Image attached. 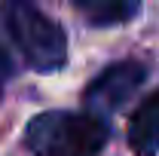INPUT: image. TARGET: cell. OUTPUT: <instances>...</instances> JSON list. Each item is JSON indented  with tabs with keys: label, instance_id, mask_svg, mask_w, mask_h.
<instances>
[{
	"label": "cell",
	"instance_id": "1",
	"mask_svg": "<svg viewBox=\"0 0 159 156\" xmlns=\"http://www.w3.org/2000/svg\"><path fill=\"white\" fill-rule=\"evenodd\" d=\"M110 138L98 113L49 110L28 122L25 144L34 156H98Z\"/></svg>",
	"mask_w": 159,
	"mask_h": 156
},
{
	"label": "cell",
	"instance_id": "2",
	"mask_svg": "<svg viewBox=\"0 0 159 156\" xmlns=\"http://www.w3.org/2000/svg\"><path fill=\"white\" fill-rule=\"evenodd\" d=\"M3 16L9 37L19 46L28 67L40 74H52L67 61V37L55 19H49L34 0H6Z\"/></svg>",
	"mask_w": 159,
	"mask_h": 156
},
{
	"label": "cell",
	"instance_id": "3",
	"mask_svg": "<svg viewBox=\"0 0 159 156\" xmlns=\"http://www.w3.org/2000/svg\"><path fill=\"white\" fill-rule=\"evenodd\" d=\"M144 80H147V67L141 61H132V58L116 61V64L104 67L98 77L89 83L83 101H86L89 113H98V117L101 113H113L144 86Z\"/></svg>",
	"mask_w": 159,
	"mask_h": 156
},
{
	"label": "cell",
	"instance_id": "4",
	"mask_svg": "<svg viewBox=\"0 0 159 156\" xmlns=\"http://www.w3.org/2000/svg\"><path fill=\"white\" fill-rule=\"evenodd\" d=\"M129 147L135 156H156L159 150V89L141 101L129 119Z\"/></svg>",
	"mask_w": 159,
	"mask_h": 156
},
{
	"label": "cell",
	"instance_id": "5",
	"mask_svg": "<svg viewBox=\"0 0 159 156\" xmlns=\"http://www.w3.org/2000/svg\"><path fill=\"white\" fill-rule=\"evenodd\" d=\"M77 6L89 25L110 28V25H122V21L135 19V12L141 9V0H77Z\"/></svg>",
	"mask_w": 159,
	"mask_h": 156
},
{
	"label": "cell",
	"instance_id": "6",
	"mask_svg": "<svg viewBox=\"0 0 159 156\" xmlns=\"http://www.w3.org/2000/svg\"><path fill=\"white\" fill-rule=\"evenodd\" d=\"M9 74H12V61H9V52H6L3 43H0V95H3V86H6Z\"/></svg>",
	"mask_w": 159,
	"mask_h": 156
}]
</instances>
